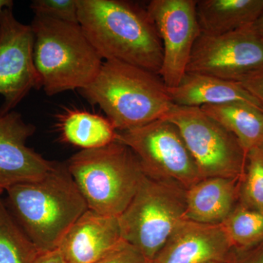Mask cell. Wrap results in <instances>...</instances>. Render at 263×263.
Returning <instances> with one entry per match:
<instances>
[{
  "label": "cell",
  "mask_w": 263,
  "mask_h": 263,
  "mask_svg": "<svg viewBox=\"0 0 263 263\" xmlns=\"http://www.w3.org/2000/svg\"><path fill=\"white\" fill-rule=\"evenodd\" d=\"M79 24L105 61L115 60L159 74L162 42L146 8L124 0H77Z\"/></svg>",
  "instance_id": "6da1fadb"
},
{
  "label": "cell",
  "mask_w": 263,
  "mask_h": 263,
  "mask_svg": "<svg viewBox=\"0 0 263 263\" xmlns=\"http://www.w3.org/2000/svg\"><path fill=\"white\" fill-rule=\"evenodd\" d=\"M7 208L39 252L56 250L88 205L67 168L54 162L38 181L6 190Z\"/></svg>",
  "instance_id": "7a4b0ae2"
},
{
  "label": "cell",
  "mask_w": 263,
  "mask_h": 263,
  "mask_svg": "<svg viewBox=\"0 0 263 263\" xmlns=\"http://www.w3.org/2000/svg\"><path fill=\"white\" fill-rule=\"evenodd\" d=\"M81 91L117 132L163 119L174 105L158 74L115 60L104 61L95 80Z\"/></svg>",
  "instance_id": "3957f363"
},
{
  "label": "cell",
  "mask_w": 263,
  "mask_h": 263,
  "mask_svg": "<svg viewBox=\"0 0 263 263\" xmlns=\"http://www.w3.org/2000/svg\"><path fill=\"white\" fill-rule=\"evenodd\" d=\"M34 66L48 96L85 89L98 75L103 60L79 24L34 15Z\"/></svg>",
  "instance_id": "277c9868"
},
{
  "label": "cell",
  "mask_w": 263,
  "mask_h": 263,
  "mask_svg": "<svg viewBox=\"0 0 263 263\" xmlns=\"http://www.w3.org/2000/svg\"><path fill=\"white\" fill-rule=\"evenodd\" d=\"M67 165L88 209L104 215H120L145 176L133 152L117 140L101 148L81 150Z\"/></svg>",
  "instance_id": "5b68a950"
},
{
  "label": "cell",
  "mask_w": 263,
  "mask_h": 263,
  "mask_svg": "<svg viewBox=\"0 0 263 263\" xmlns=\"http://www.w3.org/2000/svg\"><path fill=\"white\" fill-rule=\"evenodd\" d=\"M186 190L144 176L119 216L122 239L152 262L175 228L185 219Z\"/></svg>",
  "instance_id": "8992f818"
},
{
  "label": "cell",
  "mask_w": 263,
  "mask_h": 263,
  "mask_svg": "<svg viewBox=\"0 0 263 263\" xmlns=\"http://www.w3.org/2000/svg\"><path fill=\"white\" fill-rule=\"evenodd\" d=\"M116 140L129 148L150 179L176 183L186 190L202 179L179 129L167 119L117 132Z\"/></svg>",
  "instance_id": "52a82bcc"
},
{
  "label": "cell",
  "mask_w": 263,
  "mask_h": 263,
  "mask_svg": "<svg viewBox=\"0 0 263 263\" xmlns=\"http://www.w3.org/2000/svg\"><path fill=\"white\" fill-rule=\"evenodd\" d=\"M163 119L179 129L202 179H240L247 152L226 127L200 108L174 105Z\"/></svg>",
  "instance_id": "ba28073f"
},
{
  "label": "cell",
  "mask_w": 263,
  "mask_h": 263,
  "mask_svg": "<svg viewBox=\"0 0 263 263\" xmlns=\"http://www.w3.org/2000/svg\"><path fill=\"white\" fill-rule=\"evenodd\" d=\"M197 0H152L146 8L162 46L158 75L167 88L176 87L186 75L194 46L200 34Z\"/></svg>",
  "instance_id": "9c48e42d"
},
{
  "label": "cell",
  "mask_w": 263,
  "mask_h": 263,
  "mask_svg": "<svg viewBox=\"0 0 263 263\" xmlns=\"http://www.w3.org/2000/svg\"><path fill=\"white\" fill-rule=\"evenodd\" d=\"M263 67V42L251 25L226 34L200 32L186 72L238 81Z\"/></svg>",
  "instance_id": "30bf717a"
},
{
  "label": "cell",
  "mask_w": 263,
  "mask_h": 263,
  "mask_svg": "<svg viewBox=\"0 0 263 263\" xmlns=\"http://www.w3.org/2000/svg\"><path fill=\"white\" fill-rule=\"evenodd\" d=\"M31 25L21 23L13 7L0 13V116L12 111L32 89L41 88L34 57Z\"/></svg>",
  "instance_id": "8fae6325"
},
{
  "label": "cell",
  "mask_w": 263,
  "mask_h": 263,
  "mask_svg": "<svg viewBox=\"0 0 263 263\" xmlns=\"http://www.w3.org/2000/svg\"><path fill=\"white\" fill-rule=\"evenodd\" d=\"M34 124L24 122L18 112L0 116V179L10 186L44 177L54 162L43 158L27 141L35 133Z\"/></svg>",
  "instance_id": "7c38bea8"
},
{
  "label": "cell",
  "mask_w": 263,
  "mask_h": 263,
  "mask_svg": "<svg viewBox=\"0 0 263 263\" xmlns=\"http://www.w3.org/2000/svg\"><path fill=\"white\" fill-rule=\"evenodd\" d=\"M234 252L224 228L184 219L151 263L227 262Z\"/></svg>",
  "instance_id": "4fadbf2b"
},
{
  "label": "cell",
  "mask_w": 263,
  "mask_h": 263,
  "mask_svg": "<svg viewBox=\"0 0 263 263\" xmlns=\"http://www.w3.org/2000/svg\"><path fill=\"white\" fill-rule=\"evenodd\" d=\"M122 240L118 216L88 209L67 231L57 250L67 263H95Z\"/></svg>",
  "instance_id": "5bb4252c"
},
{
  "label": "cell",
  "mask_w": 263,
  "mask_h": 263,
  "mask_svg": "<svg viewBox=\"0 0 263 263\" xmlns=\"http://www.w3.org/2000/svg\"><path fill=\"white\" fill-rule=\"evenodd\" d=\"M240 179L205 178L186 190L185 219L221 224L239 202Z\"/></svg>",
  "instance_id": "9a60e30c"
},
{
  "label": "cell",
  "mask_w": 263,
  "mask_h": 263,
  "mask_svg": "<svg viewBox=\"0 0 263 263\" xmlns=\"http://www.w3.org/2000/svg\"><path fill=\"white\" fill-rule=\"evenodd\" d=\"M167 89L173 103L179 106L202 108L237 102L263 110L262 104L239 83L212 76L186 72L178 86Z\"/></svg>",
  "instance_id": "2e32d148"
},
{
  "label": "cell",
  "mask_w": 263,
  "mask_h": 263,
  "mask_svg": "<svg viewBox=\"0 0 263 263\" xmlns=\"http://www.w3.org/2000/svg\"><path fill=\"white\" fill-rule=\"evenodd\" d=\"M200 32L217 35L252 25L263 12V0H197Z\"/></svg>",
  "instance_id": "e0dca14e"
},
{
  "label": "cell",
  "mask_w": 263,
  "mask_h": 263,
  "mask_svg": "<svg viewBox=\"0 0 263 263\" xmlns=\"http://www.w3.org/2000/svg\"><path fill=\"white\" fill-rule=\"evenodd\" d=\"M57 127L62 141L81 150L101 148L117 139V129L107 117L79 109L59 114Z\"/></svg>",
  "instance_id": "ac0fdd59"
},
{
  "label": "cell",
  "mask_w": 263,
  "mask_h": 263,
  "mask_svg": "<svg viewBox=\"0 0 263 263\" xmlns=\"http://www.w3.org/2000/svg\"><path fill=\"white\" fill-rule=\"evenodd\" d=\"M200 108L230 132L247 153L258 147L262 141L263 110L237 102L205 105Z\"/></svg>",
  "instance_id": "d6986e66"
},
{
  "label": "cell",
  "mask_w": 263,
  "mask_h": 263,
  "mask_svg": "<svg viewBox=\"0 0 263 263\" xmlns=\"http://www.w3.org/2000/svg\"><path fill=\"white\" fill-rule=\"evenodd\" d=\"M40 252L0 200V263H34Z\"/></svg>",
  "instance_id": "ffe728a7"
},
{
  "label": "cell",
  "mask_w": 263,
  "mask_h": 263,
  "mask_svg": "<svg viewBox=\"0 0 263 263\" xmlns=\"http://www.w3.org/2000/svg\"><path fill=\"white\" fill-rule=\"evenodd\" d=\"M221 226L234 250H245L263 243V213L239 202Z\"/></svg>",
  "instance_id": "44dd1931"
},
{
  "label": "cell",
  "mask_w": 263,
  "mask_h": 263,
  "mask_svg": "<svg viewBox=\"0 0 263 263\" xmlns=\"http://www.w3.org/2000/svg\"><path fill=\"white\" fill-rule=\"evenodd\" d=\"M238 202L263 213V152L258 147L247 152L245 171L240 179Z\"/></svg>",
  "instance_id": "7402d4cb"
},
{
  "label": "cell",
  "mask_w": 263,
  "mask_h": 263,
  "mask_svg": "<svg viewBox=\"0 0 263 263\" xmlns=\"http://www.w3.org/2000/svg\"><path fill=\"white\" fill-rule=\"evenodd\" d=\"M30 8L34 15L79 24L77 0H34Z\"/></svg>",
  "instance_id": "603a6c76"
},
{
  "label": "cell",
  "mask_w": 263,
  "mask_h": 263,
  "mask_svg": "<svg viewBox=\"0 0 263 263\" xmlns=\"http://www.w3.org/2000/svg\"><path fill=\"white\" fill-rule=\"evenodd\" d=\"M95 263H151V261L138 249L123 240L113 250Z\"/></svg>",
  "instance_id": "cb8c5ba5"
},
{
  "label": "cell",
  "mask_w": 263,
  "mask_h": 263,
  "mask_svg": "<svg viewBox=\"0 0 263 263\" xmlns=\"http://www.w3.org/2000/svg\"><path fill=\"white\" fill-rule=\"evenodd\" d=\"M263 105V67L237 81Z\"/></svg>",
  "instance_id": "d4e9b609"
},
{
  "label": "cell",
  "mask_w": 263,
  "mask_h": 263,
  "mask_svg": "<svg viewBox=\"0 0 263 263\" xmlns=\"http://www.w3.org/2000/svg\"><path fill=\"white\" fill-rule=\"evenodd\" d=\"M226 263H263V243L245 250H234Z\"/></svg>",
  "instance_id": "484cf974"
},
{
  "label": "cell",
  "mask_w": 263,
  "mask_h": 263,
  "mask_svg": "<svg viewBox=\"0 0 263 263\" xmlns=\"http://www.w3.org/2000/svg\"><path fill=\"white\" fill-rule=\"evenodd\" d=\"M34 263H67L57 249L40 252Z\"/></svg>",
  "instance_id": "4316f807"
},
{
  "label": "cell",
  "mask_w": 263,
  "mask_h": 263,
  "mask_svg": "<svg viewBox=\"0 0 263 263\" xmlns=\"http://www.w3.org/2000/svg\"><path fill=\"white\" fill-rule=\"evenodd\" d=\"M253 32L263 42V12L259 15L258 18L251 25Z\"/></svg>",
  "instance_id": "83f0119b"
},
{
  "label": "cell",
  "mask_w": 263,
  "mask_h": 263,
  "mask_svg": "<svg viewBox=\"0 0 263 263\" xmlns=\"http://www.w3.org/2000/svg\"><path fill=\"white\" fill-rule=\"evenodd\" d=\"M13 6V2L12 0H0V13L6 8Z\"/></svg>",
  "instance_id": "f1b7e54d"
},
{
  "label": "cell",
  "mask_w": 263,
  "mask_h": 263,
  "mask_svg": "<svg viewBox=\"0 0 263 263\" xmlns=\"http://www.w3.org/2000/svg\"><path fill=\"white\" fill-rule=\"evenodd\" d=\"M7 189H8L7 185L0 179V196H1L2 194L6 191Z\"/></svg>",
  "instance_id": "f546056e"
},
{
  "label": "cell",
  "mask_w": 263,
  "mask_h": 263,
  "mask_svg": "<svg viewBox=\"0 0 263 263\" xmlns=\"http://www.w3.org/2000/svg\"><path fill=\"white\" fill-rule=\"evenodd\" d=\"M258 148H260V149L262 150V152H263V140H262V141L261 142L260 144H259Z\"/></svg>",
  "instance_id": "4dcf8cb0"
},
{
  "label": "cell",
  "mask_w": 263,
  "mask_h": 263,
  "mask_svg": "<svg viewBox=\"0 0 263 263\" xmlns=\"http://www.w3.org/2000/svg\"><path fill=\"white\" fill-rule=\"evenodd\" d=\"M209 263H226V262H209Z\"/></svg>",
  "instance_id": "1f68e13d"
}]
</instances>
